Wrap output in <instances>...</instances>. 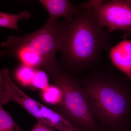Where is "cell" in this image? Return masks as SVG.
I'll return each instance as SVG.
<instances>
[{
    "label": "cell",
    "instance_id": "7",
    "mask_svg": "<svg viewBox=\"0 0 131 131\" xmlns=\"http://www.w3.org/2000/svg\"><path fill=\"white\" fill-rule=\"evenodd\" d=\"M39 2L49 14L48 22L57 20L59 17L65 19L67 23L73 20V16L80 14L83 8L82 5L76 6L68 0H40Z\"/></svg>",
    "mask_w": 131,
    "mask_h": 131
},
{
    "label": "cell",
    "instance_id": "11",
    "mask_svg": "<svg viewBox=\"0 0 131 131\" xmlns=\"http://www.w3.org/2000/svg\"><path fill=\"white\" fill-rule=\"evenodd\" d=\"M42 95L43 100L49 104L59 106L62 102V92L56 86L49 85L46 89L42 90Z\"/></svg>",
    "mask_w": 131,
    "mask_h": 131
},
{
    "label": "cell",
    "instance_id": "6",
    "mask_svg": "<svg viewBox=\"0 0 131 131\" xmlns=\"http://www.w3.org/2000/svg\"><path fill=\"white\" fill-rule=\"evenodd\" d=\"M10 102L21 106L38 121L45 123L40 113V102L20 89L12 80L9 70L3 68L0 71V103L5 105Z\"/></svg>",
    "mask_w": 131,
    "mask_h": 131
},
{
    "label": "cell",
    "instance_id": "1",
    "mask_svg": "<svg viewBox=\"0 0 131 131\" xmlns=\"http://www.w3.org/2000/svg\"><path fill=\"white\" fill-rule=\"evenodd\" d=\"M126 76L94 70L82 81L94 117L111 131H131V84Z\"/></svg>",
    "mask_w": 131,
    "mask_h": 131
},
{
    "label": "cell",
    "instance_id": "14",
    "mask_svg": "<svg viewBox=\"0 0 131 131\" xmlns=\"http://www.w3.org/2000/svg\"><path fill=\"white\" fill-rule=\"evenodd\" d=\"M49 85V79L46 73L43 71L37 69L31 86L42 90L46 89Z\"/></svg>",
    "mask_w": 131,
    "mask_h": 131
},
{
    "label": "cell",
    "instance_id": "13",
    "mask_svg": "<svg viewBox=\"0 0 131 131\" xmlns=\"http://www.w3.org/2000/svg\"><path fill=\"white\" fill-rule=\"evenodd\" d=\"M0 103V131H22Z\"/></svg>",
    "mask_w": 131,
    "mask_h": 131
},
{
    "label": "cell",
    "instance_id": "5",
    "mask_svg": "<svg viewBox=\"0 0 131 131\" xmlns=\"http://www.w3.org/2000/svg\"><path fill=\"white\" fill-rule=\"evenodd\" d=\"M85 7L91 9L101 26L131 34V0L90 1Z\"/></svg>",
    "mask_w": 131,
    "mask_h": 131
},
{
    "label": "cell",
    "instance_id": "3",
    "mask_svg": "<svg viewBox=\"0 0 131 131\" xmlns=\"http://www.w3.org/2000/svg\"><path fill=\"white\" fill-rule=\"evenodd\" d=\"M67 23L62 49L64 63L70 70H87L96 64L104 50L110 48V37L89 8L84 7Z\"/></svg>",
    "mask_w": 131,
    "mask_h": 131
},
{
    "label": "cell",
    "instance_id": "8",
    "mask_svg": "<svg viewBox=\"0 0 131 131\" xmlns=\"http://www.w3.org/2000/svg\"><path fill=\"white\" fill-rule=\"evenodd\" d=\"M109 54L113 65L131 80V40L119 42L110 49Z\"/></svg>",
    "mask_w": 131,
    "mask_h": 131
},
{
    "label": "cell",
    "instance_id": "2",
    "mask_svg": "<svg viewBox=\"0 0 131 131\" xmlns=\"http://www.w3.org/2000/svg\"><path fill=\"white\" fill-rule=\"evenodd\" d=\"M67 23L47 21L41 28L22 37L10 36L1 44L0 57L16 59L21 64L48 72L52 78L61 71L56 60L61 51Z\"/></svg>",
    "mask_w": 131,
    "mask_h": 131
},
{
    "label": "cell",
    "instance_id": "12",
    "mask_svg": "<svg viewBox=\"0 0 131 131\" xmlns=\"http://www.w3.org/2000/svg\"><path fill=\"white\" fill-rule=\"evenodd\" d=\"M37 69L21 64L16 70L15 77L25 86H31Z\"/></svg>",
    "mask_w": 131,
    "mask_h": 131
},
{
    "label": "cell",
    "instance_id": "9",
    "mask_svg": "<svg viewBox=\"0 0 131 131\" xmlns=\"http://www.w3.org/2000/svg\"><path fill=\"white\" fill-rule=\"evenodd\" d=\"M40 111L46 124L59 131H81L61 114L40 104Z\"/></svg>",
    "mask_w": 131,
    "mask_h": 131
},
{
    "label": "cell",
    "instance_id": "10",
    "mask_svg": "<svg viewBox=\"0 0 131 131\" xmlns=\"http://www.w3.org/2000/svg\"><path fill=\"white\" fill-rule=\"evenodd\" d=\"M31 15L27 10L23 11L18 14H12L8 13L0 12V26L13 29H18V24L19 20L28 19L30 18Z\"/></svg>",
    "mask_w": 131,
    "mask_h": 131
},
{
    "label": "cell",
    "instance_id": "15",
    "mask_svg": "<svg viewBox=\"0 0 131 131\" xmlns=\"http://www.w3.org/2000/svg\"><path fill=\"white\" fill-rule=\"evenodd\" d=\"M59 131L44 122L38 121L37 123L34 127L33 129L30 131Z\"/></svg>",
    "mask_w": 131,
    "mask_h": 131
},
{
    "label": "cell",
    "instance_id": "4",
    "mask_svg": "<svg viewBox=\"0 0 131 131\" xmlns=\"http://www.w3.org/2000/svg\"><path fill=\"white\" fill-rule=\"evenodd\" d=\"M56 86L61 90L63 98L59 105L64 116L81 131H100L94 117L83 87L72 76L61 71L53 78Z\"/></svg>",
    "mask_w": 131,
    "mask_h": 131
}]
</instances>
